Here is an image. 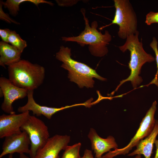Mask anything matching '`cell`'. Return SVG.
Returning <instances> with one entry per match:
<instances>
[{
    "instance_id": "d4e9b609",
    "label": "cell",
    "mask_w": 158,
    "mask_h": 158,
    "mask_svg": "<svg viewBox=\"0 0 158 158\" xmlns=\"http://www.w3.org/2000/svg\"><path fill=\"white\" fill-rule=\"evenodd\" d=\"M19 158H29L24 154H20L19 155Z\"/></svg>"
},
{
    "instance_id": "5bb4252c",
    "label": "cell",
    "mask_w": 158,
    "mask_h": 158,
    "mask_svg": "<svg viewBox=\"0 0 158 158\" xmlns=\"http://www.w3.org/2000/svg\"><path fill=\"white\" fill-rule=\"evenodd\" d=\"M158 134V121H156L154 128L150 134L142 140L137 145L136 149L129 154L128 156L143 154L145 158H150L154 144Z\"/></svg>"
},
{
    "instance_id": "ac0fdd59",
    "label": "cell",
    "mask_w": 158,
    "mask_h": 158,
    "mask_svg": "<svg viewBox=\"0 0 158 158\" xmlns=\"http://www.w3.org/2000/svg\"><path fill=\"white\" fill-rule=\"evenodd\" d=\"M81 144L78 142L71 146L68 145L63 153L61 158H81L80 150Z\"/></svg>"
},
{
    "instance_id": "277c9868",
    "label": "cell",
    "mask_w": 158,
    "mask_h": 158,
    "mask_svg": "<svg viewBox=\"0 0 158 158\" xmlns=\"http://www.w3.org/2000/svg\"><path fill=\"white\" fill-rule=\"evenodd\" d=\"M81 11L85 21L84 30L78 36L63 37L62 40L66 42H76L82 46L88 45L89 49L92 55L99 57L104 56L108 52L107 46L111 40V35L107 30L104 34L99 32L97 29L98 23L96 21L92 22L90 26L89 20L85 16V9L82 8Z\"/></svg>"
},
{
    "instance_id": "7a4b0ae2",
    "label": "cell",
    "mask_w": 158,
    "mask_h": 158,
    "mask_svg": "<svg viewBox=\"0 0 158 158\" xmlns=\"http://www.w3.org/2000/svg\"><path fill=\"white\" fill-rule=\"evenodd\" d=\"M8 71L10 81L28 91H34L41 86L45 76L44 67L25 59L8 66Z\"/></svg>"
},
{
    "instance_id": "5b68a950",
    "label": "cell",
    "mask_w": 158,
    "mask_h": 158,
    "mask_svg": "<svg viewBox=\"0 0 158 158\" xmlns=\"http://www.w3.org/2000/svg\"><path fill=\"white\" fill-rule=\"evenodd\" d=\"M116 11L114 19L110 24L103 26L101 30L113 24L119 26L118 36L123 39L135 34L137 30L138 20L136 13L128 0H114Z\"/></svg>"
},
{
    "instance_id": "9a60e30c",
    "label": "cell",
    "mask_w": 158,
    "mask_h": 158,
    "mask_svg": "<svg viewBox=\"0 0 158 158\" xmlns=\"http://www.w3.org/2000/svg\"><path fill=\"white\" fill-rule=\"evenodd\" d=\"M22 53L14 46L0 42V65L4 68L20 61Z\"/></svg>"
},
{
    "instance_id": "603a6c76",
    "label": "cell",
    "mask_w": 158,
    "mask_h": 158,
    "mask_svg": "<svg viewBox=\"0 0 158 158\" xmlns=\"http://www.w3.org/2000/svg\"><path fill=\"white\" fill-rule=\"evenodd\" d=\"M81 158H95L92 154V151L86 149L84 151L83 155Z\"/></svg>"
},
{
    "instance_id": "484cf974",
    "label": "cell",
    "mask_w": 158,
    "mask_h": 158,
    "mask_svg": "<svg viewBox=\"0 0 158 158\" xmlns=\"http://www.w3.org/2000/svg\"><path fill=\"white\" fill-rule=\"evenodd\" d=\"M8 158H13V154H9Z\"/></svg>"
},
{
    "instance_id": "ba28073f",
    "label": "cell",
    "mask_w": 158,
    "mask_h": 158,
    "mask_svg": "<svg viewBox=\"0 0 158 158\" xmlns=\"http://www.w3.org/2000/svg\"><path fill=\"white\" fill-rule=\"evenodd\" d=\"M0 87L4 97L1 106V109L9 114L15 113L12 106L13 103L27 96L28 91L16 86L8 79L4 77L0 78Z\"/></svg>"
},
{
    "instance_id": "52a82bcc",
    "label": "cell",
    "mask_w": 158,
    "mask_h": 158,
    "mask_svg": "<svg viewBox=\"0 0 158 158\" xmlns=\"http://www.w3.org/2000/svg\"><path fill=\"white\" fill-rule=\"evenodd\" d=\"M157 102L155 101L142 119L136 134L127 145L121 148L110 150L103 156L102 158H113L118 155L126 154L133 147L136 146L143 138L148 136L152 131L155 125L156 121L154 115L157 109Z\"/></svg>"
},
{
    "instance_id": "ffe728a7",
    "label": "cell",
    "mask_w": 158,
    "mask_h": 158,
    "mask_svg": "<svg viewBox=\"0 0 158 158\" xmlns=\"http://www.w3.org/2000/svg\"><path fill=\"white\" fill-rule=\"evenodd\" d=\"M3 6L2 1L1 0L0 1V19L9 23H12L16 25L20 24L19 23L11 18L8 13L4 11L2 9Z\"/></svg>"
},
{
    "instance_id": "30bf717a",
    "label": "cell",
    "mask_w": 158,
    "mask_h": 158,
    "mask_svg": "<svg viewBox=\"0 0 158 158\" xmlns=\"http://www.w3.org/2000/svg\"><path fill=\"white\" fill-rule=\"evenodd\" d=\"M30 115L27 111L19 114L15 113L0 116V138L20 133L21 128Z\"/></svg>"
},
{
    "instance_id": "7c38bea8",
    "label": "cell",
    "mask_w": 158,
    "mask_h": 158,
    "mask_svg": "<svg viewBox=\"0 0 158 158\" xmlns=\"http://www.w3.org/2000/svg\"><path fill=\"white\" fill-rule=\"evenodd\" d=\"M70 140L69 135H56L49 139L44 146L37 152L34 158H60L59 153L64 150Z\"/></svg>"
},
{
    "instance_id": "7402d4cb",
    "label": "cell",
    "mask_w": 158,
    "mask_h": 158,
    "mask_svg": "<svg viewBox=\"0 0 158 158\" xmlns=\"http://www.w3.org/2000/svg\"><path fill=\"white\" fill-rule=\"evenodd\" d=\"M11 30L7 28L0 29V36L2 41L8 43V38Z\"/></svg>"
},
{
    "instance_id": "2e32d148",
    "label": "cell",
    "mask_w": 158,
    "mask_h": 158,
    "mask_svg": "<svg viewBox=\"0 0 158 158\" xmlns=\"http://www.w3.org/2000/svg\"><path fill=\"white\" fill-rule=\"evenodd\" d=\"M8 43H11L22 53L27 46L26 41L23 40L15 31L11 30L8 38Z\"/></svg>"
},
{
    "instance_id": "9c48e42d",
    "label": "cell",
    "mask_w": 158,
    "mask_h": 158,
    "mask_svg": "<svg viewBox=\"0 0 158 158\" xmlns=\"http://www.w3.org/2000/svg\"><path fill=\"white\" fill-rule=\"evenodd\" d=\"M30 145L28 135L25 131L6 136L3 144L0 158L6 154H13L15 153L20 154H29V146Z\"/></svg>"
},
{
    "instance_id": "d6986e66",
    "label": "cell",
    "mask_w": 158,
    "mask_h": 158,
    "mask_svg": "<svg viewBox=\"0 0 158 158\" xmlns=\"http://www.w3.org/2000/svg\"><path fill=\"white\" fill-rule=\"evenodd\" d=\"M158 42L157 39L155 37H153L152 40L150 44V46L154 52L155 55V60L157 64V71L154 78L147 85V86L152 84L155 85L158 88Z\"/></svg>"
},
{
    "instance_id": "44dd1931",
    "label": "cell",
    "mask_w": 158,
    "mask_h": 158,
    "mask_svg": "<svg viewBox=\"0 0 158 158\" xmlns=\"http://www.w3.org/2000/svg\"><path fill=\"white\" fill-rule=\"evenodd\" d=\"M145 23L147 25H150L154 23H158V12L150 11L146 16Z\"/></svg>"
},
{
    "instance_id": "cb8c5ba5",
    "label": "cell",
    "mask_w": 158,
    "mask_h": 158,
    "mask_svg": "<svg viewBox=\"0 0 158 158\" xmlns=\"http://www.w3.org/2000/svg\"><path fill=\"white\" fill-rule=\"evenodd\" d=\"M154 143L155 145L156 150L155 155L153 158H158V140H156Z\"/></svg>"
},
{
    "instance_id": "3957f363",
    "label": "cell",
    "mask_w": 158,
    "mask_h": 158,
    "mask_svg": "<svg viewBox=\"0 0 158 158\" xmlns=\"http://www.w3.org/2000/svg\"><path fill=\"white\" fill-rule=\"evenodd\" d=\"M71 56V49L62 45L56 53V58L63 62L61 67L68 71L70 80L77 84L80 87H93L95 82L93 78L102 81L106 80L86 64L73 59Z\"/></svg>"
},
{
    "instance_id": "e0dca14e",
    "label": "cell",
    "mask_w": 158,
    "mask_h": 158,
    "mask_svg": "<svg viewBox=\"0 0 158 158\" xmlns=\"http://www.w3.org/2000/svg\"><path fill=\"white\" fill-rule=\"evenodd\" d=\"M30 1V0H7L5 2L2 1V4L4 7L8 10L10 14L16 16L20 11V4L24 2Z\"/></svg>"
},
{
    "instance_id": "4316f807",
    "label": "cell",
    "mask_w": 158,
    "mask_h": 158,
    "mask_svg": "<svg viewBox=\"0 0 158 158\" xmlns=\"http://www.w3.org/2000/svg\"><path fill=\"white\" fill-rule=\"evenodd\" d=\"M135 158H141V155L139 154L137 155Z\"/></svg>"
},
{
    "instance_id": "8fae6325",
    "label": "cell",
    "mask_w": 158,
    "mask_h": 158,
    "mask_svg": "<svg viewBox=\"0 0 158 158\" xmlns=\"http://www.w3.org/2000/svg\"><path fill=\"white\" fill-rule=\"evenodd\" d=\"M34 91H28V101L24 105L19 107L18 109V112L21 113L27 111H31L33 115L37 116H44L49 119H51L52 116L56 112L65 109L75 106L83 105L85 106V102L68 105L60 108L49 107L42 106L38 104L33 98Z\"/></svg>"
},
{
    "instance_id": "8992f818",
    "label": "cell",
    "mask_w": 158,
    "mask_h": 158,
    "mask_svg": "<svg viewBox=\"0 0 158 158\" xmlns=\"http://www.w3.org/2000/svg\"><path fill=\"white\" fill-rule=\"evenodd\" d=\"M21 130L26 132L28 135L31 142L29 154L31 158H34L37 152L50 138L48 128L41 120L30 115Z\"/></svg>"
},
{
    "instance_id": "4fadbf2b",
    "label": "cell",
    "mask_w": 158,
    "mask_h": 158,
    "mask_svg": "<svg viewBox=\"0 0 158 158\" xmlns=\"http://www.w3.org/2000/svg\"><path fill=\"white\" fill-rule=\"evenodd\" d=\"M87 136L95 154V158H102L104 153L109 152L111 149L118 148V145L113 136L109 135L106 138H102L93 128H90Z\"/></svg>"
},
{
    "instance_id": "6da1fadb",
    "label": "cell",
    "mask_w": 158,
    "mask_h": 158,
    "mask_svg": "<svg viewBox=\"0 0 158 158\" xmlns=\"http://www.w3.org/2000/svg\"><path fill=\"white\" fill-rule=\"evenodd\" d=\"M139 32L128 36L124 44L119 46V48L123 52L127 50L130 52V60L128 67L130 73L128 77L120 82L115 90L111 93L113 95L123 83L130 81L134 88H136L142 81V78L139 75L142 67L146 62L151 63L155 60V58L151 54L147 53L144 50L142 40L138 38Z\"/></svg>"
}]
</instances>
